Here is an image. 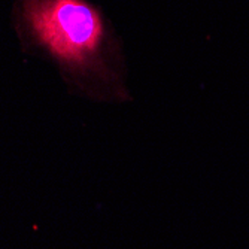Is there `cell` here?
<instances>
[{
    "instance_id": "obj_1",
    "label": "cell",
    "mask_w": 249,
    "mask_h": 249,
    "mask_svg": "<svg viewBox=\"0 0 249 249\" xmlns=\"http://www.w3.org/2000/svg\"><path fill=\"white\" fill-rule=\"evenodd\" d=\"M36 37L63 61L82 63L102 39V21L81 0H36L27 9Z\"/></svg>"
}]
</instances>
